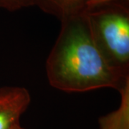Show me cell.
Here are the masks:
<instances>
[{
  "label": "cell",
  "instance_id": "cell-2",
  "mask_svg": "<svg viewBox=\"0 0 129 129\" xmlns=\"http://www.w3.org/2000/svg\"><path fill=\"white\" fill-rule=\"evenodd\" d=\"M92 39L107 63L129 75V10L118 2L84 12Z\"/></svg>",
  "mask_w": 129,
  "mask_h": 129
},
{
  "label": "cell",
  "instance_id": "cell-5",
  "mask_svg": "<svg viewBox=\"0 0 129 129\" xmlns=\"http://www.w3.org/2000/svg\"><path fill=\"white\" fill-rule=\"evenodd\" d=\"M85 2L86 0H38L37 5L44 12L61 20L83 12Z\"/></svg>",
  "mask_w": 129,
  "mask_h": 129
},
{
  "label": "cell",
  "instance_id": "cell-8",
  "mask_svg": "<svg viewBox=\"0 0 129 129\" xmlns=\"http://www.w3.org/2000/svg\"><path fill=\"white\" fill-rule=\"evenodd\" d=\"M24 129H25V128H24Z\"/></svg>",
  "mask_w": 129,
  "mask_h": 129
},
{
  "label": "cell",
  "instance_id": "cell-7",
  "mask_svg": "<svg viewBox=\"0 0 129 129\" xmlns=\"http://www.w3.org/2000/svg\"><path fill=\"white\" fill-rule=\"evenodd\" d=\"M118 1L120 0H86L84 6L83 12H88L98 7H100L103 5L118 2Z\"/></svg>",
  "mask_w": 129,
  "mask_h": 129
},
{
  "label": "cell",
  "instance_id": "cell-3",
  "mask_svg": "<svg viewBox=\"0 0 129 129\" xmlns=\"http://www.w3.org/2000/svg\"><path fill=\"white\" fill-rule=\"evenodd\" d=\"M31 102L26 88L5 86L0 88V129H18L19 120Z\"/></svg>",
  "mask_w": 129,
  "mask_h": 129
},
{
  "label": "cell",
  "instance_id": "cell-6",
  "mask_svg": "<svg viewBox=\"0 0 129 129\" xmlns=\"http://www.w3.org/2000/svg\"><path fill=\"white\" fill-rule=\"evenodd\" d=\"M38 0H0V8L10 12L37 5Z\"/></svg>",
  "mask_w": 129,
  "mask_h": 129
},
{
  "label": "cell",
  "instance_id": "cell-4",
  "mask_svg": "<svg viewBox=\"0 0 129 129\" xmlns=\"http://www.w3.org/2000/svg\"><path fill=\"white\" fill-rule=\"evenodd\" d=\"M118 92L120 105L116 110L99 118V129H129V82Z\"/></svg>",
  "mask_w": 129,
  "mask_h": 129
},
{
  "label": "cell",
  "instance_id": "cell-1",
  "mask_svg": "<svg viewBox=\"0 0 129 129\" xmlns=\"http://www.w3.org/2000/svg\"><path fill=\"white\" fill-rule=\"evenodd\" d=\"M61 29L46 60V73L53 88L66 92L101 88L119 91L129 82L107 63L92 39L84 12L61 19Z\"/></svg>",
  "mask_w": 129,
  "mask_h": 129
}]
</instances>
